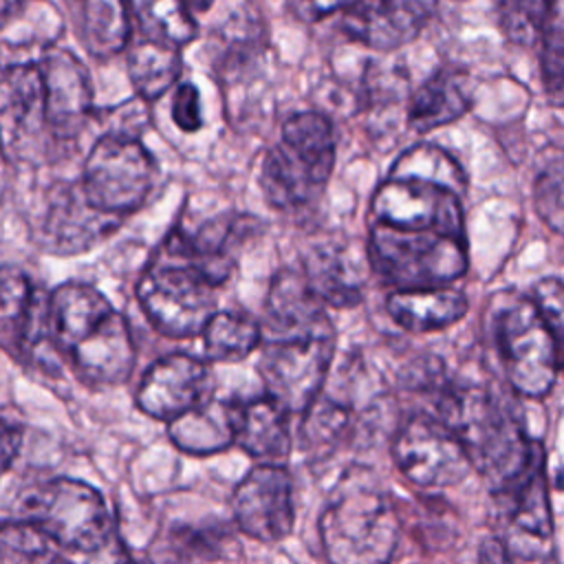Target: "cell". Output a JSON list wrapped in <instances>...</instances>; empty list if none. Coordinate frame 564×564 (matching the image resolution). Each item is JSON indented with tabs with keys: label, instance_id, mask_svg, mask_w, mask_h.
<instances>
[{
	"label": "cell",
	"instance_id": "32",
	"mask_svg": "<svg viewBox=\"0 0 564 564\" xmlns=\"http://www.w3.org/2000/svg\"><path fill=\"white\" fill-rule=\"evenodd\" d=\"M62 549L33 522L24 518L7 520L0 531V553L4 564H35L62 560Z\"/></svg>",
	"mask_w": 564,
	"mask_h": 564
},
{
	"label": "cell",
	"instance_id": "16",
	"mask_svg": "<svg viewBox=\"0 0 564 564\" xmlns=\"http://www.w3.org/2000/svg\"><path fill=\"white\" fill-rule=\"evenodd\" d=\"M436 0H357L344 11L341 29L375 51H394L412 42L434 15Z\"/></svg>",
	"mask_w": 564,
	"mask_h": 564
},
{
	"label": "cell",
	"instance_id": "15",
	"mask_svg": "<svg viewBox=\"0 0 564 564\" xmlns=\"http://www.w3.org/2000/svg\"><path fill=\"white\" fill-rule=\"evenodd\" d=\"M46 128L59 141L75 139L93 115V86L86 66L66 48H48L40 62Z\"/></svg>",
	"mask_w": 564,
	"mask_h": 564
},
{
	"label": "cell",
	"instance_id": "17",
	"mask_svg": "<svg viewBox=\"0 0 564 564\" xmlns=\"http://www.w3.org/2000/svg\"><path fill=\"white\" fill-rule=\"evenodd\" d=\"M262 231L260 218L240 212H223L194 229L183 231V242L194 264L216 286L234 273L245 247Z\"/></svg>",
	"mask_w": 564,
	"mask_h": 564
},
{
	"label": "cell",
	"instance_id": "13",
	"mask_svg": "<svg viewBox=\"0 0 564 564\" xmlns=\"http://www.w3.org/2000/svg\"><path fill=\"white\" fill-rule=\"evenodd\" d=\"M236 527L262 544L282 542L295 524L293 480L280 463L251 467L231 494Z\"/></svg>",
	"mask_w": 564,
	"mask_h": 564
},
{
	"label": "cell",
	"instance_id": "37",
	"mask_svg": "<svg viewBox=\"0 0 564 564\" xmlns=\"http://www.w3.org/2000/svg\"><path fill=\"white\" fill-rule=\"evenodd\" d=\"M531 297L555 337L560 370H564V282L560 278H542Z\"/></svg>",
	"mask_w": 564,
	"mask_h": 564
},
{
	"label": "cell",
	"instance_id": "27",
	"mask_svg": "<svg viewBox=\"0 0 564 564\" xmlns=\"http://www.w3.org/2000/svg\"><path fill=\"white\" fill-rule=\"evenodd\" d=\"M128 75L141 99L163 97L181 75L178 46L154 37L137 42L128 51Z\"/></svg>",
	"mask_w": 564,
	"mask_h": 564
},
{
	"label": "cell",
	"instance_id": "30",
	"mask_svg": "<svg viewBox=\"0 0 564 564\" xmlns=\"http://www.w3.org/2000/svg\"><path fill=\"white\" fill-rule=\"evenodd\" d=\"M145 37L185 46L198 35L196 20L185 0H128Z\"/></svg>",
	"mask_w": 564,
	"mask_h": 564
},
{
	"label": "cell",
	"instance_id": "8",
	"mask_svg": "<svg viewBox=\"0 0 564 564\" xmlns=\"http://www.w3.org/2000/svg\"><path fill=\"white\" fill-rule=\"evenodd\" d=\"M20 518L37 524L62 551H101L112 533V518L104 496L88 482L57 476L29 489L20 502Z\"/></svg>",
	"mask_w": 564,
	"mask_h": 564
},
{
	"label": "cell",
	"instance_id": "33",
	"mask_svg": "<svg viewBox=\"0 0 564 564\" xmlns=\"http://www.w3.org/2000/svg\"><path fill=\"white\" fill-rule=\"evenodd\" d=\"M535 209L557 234H564V148H549L535 174Z\"/></svg>",
	"mask_w": 564,
	"mask_h": 564
},
{
	"label": "cell",
	"instance_id": "5",
	"mask_svg": "<svg viewBox=\"0 0 564 564\" xmlns=\"http://www.w3.org/2000/svg\"><path fill=\"white\" fill-rule=\"evenodd\" d=\"M324 555L335 564H381L399 544L390 496L370 478L346 476L317 522Z\"/></svg>",
	"mask_w": 564,
	"mask_h": 564
},
{
	"label": "cell",
	"instance_id": "23",
	"mask_svg": "<svg viewBox=\"0 0 564 564\" xmlns=\"http://www.w3.org/2000/svg\"><path fill=\"white\" fill-rule=\"evenodd\" d=\"M172 443L192 456H212L236 443V401L205 397L167 423Z\"/></svg>",
	"mask_w": 564,
	"mask_h": 564
},
{
	"label": "cell",
	"instance_id": "39",
	"mask_svg": "<svg viewBox=\"0 0 564 564\" xmlns=\"http://www.w3.org/2000/svg\"><path fill=\"white\" fill-rule=\"evenodd\" d=\"M357 0H291V11L304 22H319L335 11H346Z\"/></svg>",
	"mask_w": 564,
	"mask_h": 564
},
{
	"label": "cell",
	"instance_id": "14",
	"mask_svg": "<svg viewBox=\"0 0 564 564\" xmlns=\"http://www.w3.org/2000/svg\"><path fill=\"white\" fill-rule=\"evenodd\" d=\"M209 368L203 359L189 352H170L141 377L137 408L156 421L170 423L209 397Z\"/></svg>",
	"mask_w": 564,
	"mask_h": 564
},
{
	"label": "cell",
	"instance_id": "31",
	"mask_svg": "<svg viewBox=\"0 0 564 564\" xmlns=\"http://www.w3.org/2000/svg\"><path fill=\"white\" fill-rule=\"evenodd\" d=\"M388 172L432 178V181L454 187L460 194L467 187V178H465V172L458 165V161L441 145L425 143V141L414 143L405 152H401Z\"/></svg>",
	"mask_w": 564,
	"mask_h": 564
},
{
	"label": "cell",
	"instance_id": "7",
	"mask_svg": "<svg viewBox=\"0 0 564 564\" xmlns=\"http://www.w3.org/2000/svg\"><path fill=\"white\" fill-rule=\"evenodd\" d=\"M368 260L392 289L452 284L467 271V238L432 227L368 223Z\"/></svg>",
	"mask_w": 564,
	"mask_h": 564
},
{
	"label": "cell",
	"instance_id": "21",
	"mask_svg": "<svg viewBox=\"0 0 564 564\" xmlns=\"http://www.w3.org/2000/svg\"><path fill=\"white\" fill-rule=\"evenodd\" d=\"M0 106L7 152L13 143L18 145L24 137L35 134L42 126H46L44 79L40 64H11L4 68Z\"/></svg>",
	"mask_w": 564,
	"mask_h": 564
},
{
	"label": "cell",
	"instance_id": "40",
	"mask_svg": "<svg viewBox=\"0 0 564 564\" xmlns=\"http://www.w3.org/2000/svg\"><path fill=\"white\" fill-rule=\"evenodd\" d=\"M22 445V425L18 421H11L7 414L2 419V469L9 471L13 460L18 458Z\"/></svg>",
	"mask_w": 564,
	"mask_h": 564
},
{
	"label": "cell",
	"instance_id": "29",
	"mask_svg": "<svg viewBox=\"0 0 564 564\" xmlns=\"http://www.w3.org/2000/svg\"><path fill=\"white\" fill-rule=\"evenodd\" d=\"M352 425V410L348 403H341L328 394H319L302 412L300 438L311 456L324 458L348 438Z\"/></svg>",
	"mask_w": 564,
	"mask_h": 564
},
{
	"label": "cell",
	"instance_id": "34",
	"mask_svg": "<svg viewBox=\"0 0 564 564\" xmlns=\"http://www.w3.org/2000/svg\"><path fill=\"white\" fill-rule=\"evenodd\" d=\"M555 0H498V20L505 37L518 46L540 42Z\"/></svg>",
	"mask_w": 564,
	"mask_h": 564
},
{
	"label": "cell",
	"instance_id": "20",
	"mask_svg": "<svg viewBox=\"0 0 564 564\" xmlns=\"http://www.w3.org/2000/svg\"><path fill=\"white\" fill-rule=\"evenodd\" d=\"M469 300L452 284L394 289L386 300V311L394 324L408 333L425 335L443 330L465 317Z\"/></svg>",
	"mask_w": 564,
	"mask_h": 564
},
{
	"label": "cell",
	"instance_id": "38",
	"mask_svg": "<svg viewBox=\"0 0 564 564\" xmlns=\"http://www.w3.org/2000/svg\"><path fill=\"white\" fill-rule=\"evenodd\" d=\"M172 121L183 132H196L203 126L200 95L194 84H181L172 97Z\"/></svg>",
	"mask_w": 564,
	"mask_h": 564
},
{
	"label": "cell",
	"instance_id": "9",
	"mask_svg": "<svg viewBox=\"0 0 564 564\" xmlns=\"http://www.w3.org/2000/svg\"><path fill=\"white\" fill-rule=\"evenodd\" d=\"M335 324L313 330L264 335L258 372L267 394L302 414L319 394L335 359Z\"/></svg>",
	"mask_w": 564,
	"mask_h": 564
},
{
	"label": "cell",
	"instance_id": "4",
	"mask_svg": "<svg viewBox=\"0 0 564 564\" xmlns=\"http://www.w3.org/2000/svg\"><path fill=\"white\" fill-rule=\"evenodd\" d=\"M216 289L189 258L183 229L174 227L143 269L137 297L159 333L194 337L216 313Z\"/></svg>",
	"mask_w": 564,
	"mask_h": 564
},
{
	"label": "cell",
	"instance_id": "26",
	"mask_svg": "<svg viewBox=\"0 0 564 564\" xmlns=\"http://www.w3.org/2000/svg\"><path fill=\"white\" fill-rule=\"evenodd\" d=\"M128 0H77L79 35L93 57L106 59L130 42Z\"/></svg>",
	"mask_w": 564,
	"mask_h": 564
},
{
	"label": "cell",
	"instance_id": "36",
	"mask_svg": "<svg viewBox=\"0 0 564 564\" xmlns=\"http://www.w3.org/2000/svg\"><path fill=\"white\" fill-rule=\"evenodd\" d=\"M225 540L218 529L203 527H178L161 540L156 560H220L227 557Z\"/></svg>",
	"mask_w": 564,
	"mask_h": 564
},
{
	"label": "cell",
	"instance_id": "19",
	"mask_svg": "<svg viewBox=\"0 0 564 564\" xmlns=\"http://www.w3.org/2000/svg\"><path fill=\"white\" fill-rule=\"evenodd\" d=\"M264 335L313 330L333 324L324 300L313 291L302 269H284L271 280L264 300Z\"/></svg>",
	"mask_w": 564,
	"mask_h": 564
},
{
	"label": "cell",
	"instance_id": "6",
	"mask_svg": "<svg viewBox=\"0 0 564 564\" xmlns=\"http://www.w3.org/2000/svg\"><path fill=\"white\" fill-rule=\"evenodd\" d=\"M487 326L513 392L540 399L551 392L557 372V344L531 295L498 293L487 308Z\"/></svg>",
	"mask_w": 564,
	"mask_h": 564
},
{
	"label": "cell",
	"instance_id": "42",
	"mask_svg": "<svg viewBox=\"0 0 564 564\" xmlns=\"http://www.w3.org/2000/svg\"><path fill=\"white\" fill-rule=\"evenodd\" d=\"M212 2H214V0H185V4H187L189 11H207Z\"/></svg>",
	"mask_w": 564,
	"mask_h": 564
},
{
	"label": "cell",
	"instance_id": "2",
	"mask_svg": "<svg viewBox=\"0 0 564 564\" xmlns=\"http://www.w3.org/2000/svg\"><path fill=\"white\" fill-rule=\"evenodd\" d=\"M48 326L62 359L90 386L123 383L134 368L128 319L93 284L68 280L48 295Z\"/></svg>",
	"mask_w": 564,
	"mask_h": 564
},
{
	"label": "cell",
	"instance_id": "12",
	"mask_svg": "<svg viewBox=\"0 0 564 564\" xmlns=\"http://www.w3.org/2000/svg\"><path fill=\"white\" fill-rule=\"evenodd\" d=\"M460 196V192L445 183L388 172L370 198L368 223L465 234Z\"/></svg>",
	"mask_w": 564,
	"mask_h": 564
},
{
	"label": "cell",
	"instance_id": "22",
	"mask_svg": "<svg viewBox=\"0 0 564 564\" xmlns=\"http://www.w3.org/2000/svg\"><path fill=\"white\" fill-rule=\"evenodd\" d=\"M291 414L271 394L236 403V445L253 458L280 463L291 452Z\"/></svg>",
	"mask_w": 564,
	"mask_h": 564
},
{
	"label": "cell",
	"instance_id": "3",
	"mask_svg": "<svg viewBox=\"0 0 564 564\" xmlns=\"http://www.w3.org/2000/svg\"><path fill=\"white\" fill-rule=\"evenodd\" d=\"M335 132L326 115L306 110L291 115L260 167V187L278 212H302L315 205L335 167Z\"/></svg>",
	"mask_w": 564,
	"mask_h": 564
},
{
	"label": "cell",
	"instance_id": "24",
	"mask_svg": "<svg viewBox=\"0 0 564 564\" xmlns=\"http://www.w3.org/2000/svg\"><path fill=\"white\" fill-rule=\"evenodd\" d=\"M302 273L326 306L348 308L364 297V269L352 251L337 245H317L304 256Z\"/></svg>",
	"mask_w": 564,
	"mask_h": 564
},
{
	"label": "cell",
	"instance_id": "41",
	"mask_svg": "<svg viewBox=\"0 0 564 564\" xmlns=\"http://www.w3.org/2000/svg\"><path fill=\"white\" fill-rule=\"evenodd\" d=\"M480 560H485V562H509L511 555H509L507 544L502 542V538H489L480 546Z\"/></svg>",
	"mask_w": 564,
	"mask_h": 564
},
{
	"label": "cell",
	"instance_id": "10",
	"mask_svg": "<svg viewBox=\"0 0 564 564\" xmlns=\"http://www.w3.org/2000/svg\"><path fill=\"white\" fill-rule=\"evenodd\" d=\"M159 165L139 137L104 132L82 167L88 200L110 214L137 212L154 189Z\"/></svg>",
	"mask_w": 564,
	"mask_h": 564
},
{
	"label": "cell",
	"instance_id": "28",
	"mask_svg": "<svg viewBox=\"0 0 564 564\" xmlns=\"http://www.w3.org/2000/svg\"><path fill=\"white\" fill-rule=\"evenodd\" d=\"M203 348L214 361H240L262 346V324L249 313L216 311L203 333Z\"/></svg>",
	"mask_w": 564,
	"mask_h": 564
},
{
	"label": "cell",
	"instance_id": "18",
	"mask_svg": "<svg viewBox=\"0 0 564 564\" xmlns=\"http://www.w3.org/2000/svg\"><path fill=\"white\" fill-rule=\"evenodd\" d=\"M123 216L95 207L82 183L70 185L57 196L51 212L46 214L44 234L51 251L79 253L99 245L112 234Z\"/></svg>",
	"mask_w": 564,
	"mask_h": 564
},
{
	"label": "cell",
	"instance_id": "11",
	"mask_svg": "<svg viewBox=\"0 0 564 564\" xmlns=\"http://www.w3.org/2000/svg\"><path fill=\"white\" fill-rule=\"evenodd\" d=\"M392 456L399 471L421 489L454 487L474 469L463 441L434 412H419L401 423Z\"/></svg>",
	"mask_w": 564,
	"mask_h": 564
},
{
	"label": "cell",
	"instance_id": "25",
	"mask_svg": "<svg viewBox=\"0 0 564 564\" xmlns=\"http://www.w3.org/2000/svg\"><path fill=\"white\" fill-rule=\"evenodd\" d=\"M469 106L471 88L467 75L445 68L414 90L408 104V123L416 132H430L460 119Z\"/></svg>",
	"mask_w": 564,
	"mask_h": 564
},
{
	"label": "cell",
	"instance_id": "35",
	"mask_svg": "<svg viewBox=\"0 0 564 564\" xmlns=\"http://www.w3.org/2000/svg\"><path fill=\"white\" fill-rule=\"evenodd\" d=\"M542 82L551 104L564 108V0H555L540 37Z\"/></svg>",
	"mask_w": 564,
	"mask_h": 564
},
{
	"label": "cell",
	"instance_id": "1",
	"mask_svg": "<svg viewBox=\"0 0 564 564\" xmlns=\"http://www.w3.org/2000/svg\"><path fill=\"white\" fill-rule=\"evenodd\" d=\"M434 414L463 441L491 494L513 485L544 452L542 443L527 434L511 401L494 388L449 379L434 394Z\"/></svg>",
	"mask_w": 564,
	"mask_h": 564
}]
</instances>
